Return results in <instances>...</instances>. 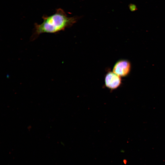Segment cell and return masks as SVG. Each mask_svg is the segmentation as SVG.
Instances as JSON below:
<instances>
[{
    "instance_id": "obj_1",
    "label": "cell",
    "mask_w": 165,
    "mask_h": 165,
    "mask_svg": "<svg viewBox=\"0 0 165 165\" xmlns=\"http://www.w3.org/2000/svg\"><path fill=\"white\" fill-rule=\"evenodd\" d=\"M43 21L41 24H34L32 40L36 38L39 35L44 33H56L65 28L72 26L77 21L78 17H68L61 8L57 9L55 13L48 16L43 15Z\"/></svg>"
},
{
    "instance_id": "obj_2",
    "label": "cell",
    "mask_w": 165,
    "mask_h": 165,
    "mask_svg": "<svg viewBox=\"0 0 165 165\" xmlns=\"http://www.w3.org/2000/svg\"><path fill=\"white\" fill-rule=\"evenodd\" d=\"M131 69V65L129 61L126 59H120L116 62L112 71L120 77H125L129 74Z\"/></svg>"
},
{
    "instance_id": "obj_3",
    "label": "cell",
    "mask_w": 165,
    "mask_h": 165,
    "mask_svg": "<svg viewBox=\"0 0 165 165\" xmlns=\"http://www.w3.org/2000/svg\"><path fill=\"white\" fill-rule=\"evenodd\" d=\"M104 81L105 86L111 90L117 89L122 83L121 77L113 72H108L106 74Z\"/></svg>"
},
{
    "instance_id": "obj_4",
    "label": "cell",
    "mask_w": 165,
    "mask_h": 165,
    "mask_svg": "<svg viewBox=\"0 0 165 165\" xmlns=\"http://www.w3.org/2000/svg\"><path fill=\"white\" fill-rule=\"evenodd\" d=\"M130 10L131 12H134L138 10L137 6L134 4H130L129 5Z\"/></svg>"
}]
</instances>
